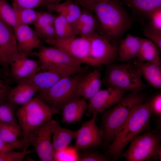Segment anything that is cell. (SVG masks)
<instances>
[{
    "instance_id": "obj_33",
    "label": "cell",
    "mask_w": 161,
    "mask_h": 161,
    "mask_svg": "<svg viewBox=\"0 0 161 161\" xmlns=\"http://www.w3.org/2000/svg\"><path fill=\"white\" fill-rule=\"evenodd\" d=\"M18 106L7 101L0 105V123H9L17 120L15 112Z\"/></svg>"
},
{
    "instance_id": "obj_45",
    "label": "cell",
    "mask_w": 161,
    "mask_h": 161,
    "mask_svg": "<svg viewBox=\"0 0 161 161\" xmlns=\"http://www.w3.org/2000/svg\"><path fill=\"white\" fill-rule=\"evenodd\" d=\"M4 84L1 81L0 79V88L3 87Z\"/></svg>"
},
{
    "instance_id": "obj_8",
    "label": "cell",
    "mask_w": 161,
    "mask_h": 161,
    "mask_svg": "<svg viewBox=\"0 0 161 161\" xmlns=\"http://www.w3.org/2000/svg\"><path fill=\"white\" fill-rule=\"evenodd\" d=\"M161 135L160 132L147 131L139 135L130 143L122 157L127 161L156 160L161 158Z\"/></svg>"
},
{
    "instance_id": "obj_9",
    "label": "cell",
    "mask_w": 161,
    "mask_h": 161,
    "mask_svg": "<svg viewBox=\"0 0 161 161\" xmlns=\"http://www.w3.org/2000/svg\"><path fill=\"white\" fill-rule=\"evenodd\" d=\"M87 38L90 42L89 66L98 67L114 63L118 58L117 47L95 32Z\"/></svg>"
},
{
    "instance_id": "obj_23",
    "label": "cell",
    "mask_w": 161,
    "mask_h": 161,
    "mask_svg": "<svg viewBox=\"0 0 161 161\" xmlns=\"http://www.w3.org/2000/svg\"><path fill=\"white\" fill-rule=\"evenodd\" d=\"M77 132L78 130L62 127L55 120L53 126L52 141L54 154L67 148L73 139L76 138Z\"/></svg>"
},
{
    "instance_id": "obj_18",
    "label": "cell",
    "mask_w": 161,
    "mask_h": 161,
    "mask_svg": "<svg viewBox=\"0 0 161 161\" xmlns=\"http://www.w3.org/2000/svg\"><path fill=\"white\" fill-rule=\"evenodd\" d=\"M102 84L101 70L99 68L95 69L88 72L80 81L77 89V95L88 100L100 89Z\"/></svg>"
},
{
    "instance_id": "obj_22",
    "label": "cell",
    "mask_w": 161,
    "mask_h": 161,
    "mask_svg": "<svg viewBox=\"0 0 161 161\" xmlns=\"http://www.w3.org/2000/svg\"><path fill=\"white\" fill-rule=\"evenodd\" d=\"M91 11L85 9L72 25L76 35L86 37L96 32L98 21Z\"/></svg>"
},
{
    "instance_id": "obj_21",
    "label": "cell",
    "mask_w": 161,
    "mask_h": 161,
    "mask_svg": "<svg viewBox=\"0 0 161 161\" xmlns=\"http://www.w3.org/2000/svg\"><path fill=\"white\" fill-rule=\"evenodd\" d=\"M142 38L128 34L123 39L119 41L117 47L118 59L122 63H126L137 58L140 50Z\"/></svg>"
},
{
    "instance_id": "obj_36",
    "label": "cell",
    "mask_w": 161,
    "mask_h": 161,
    "mask_svg": "<svg viewBox=\"0 0 161 161\" xmlns=\"http://www.w3.org/2000/svg\"><path fill=\"white\" fill-rule=\"evenodd\" d=\"M86 150L82 155L78 156L77 161H107L110 160L107 156L95 150Z\"/></svg>"
},
{
    "instance_id": "obj_25",
    "label": "cell",
    "mask_w": 161,
    "mask_h": 161,
    "mask_svg": "<svg viewBox=\"0 0 161 161\" xmlns=\"http://www.w3.org/2000/svg\"><path fill=\"white\" fill-rule=\"evenodd\" d=\"M49 11L58 13L64 16L72 25L78 19L82 10L74 0H67L61 3L48 5Z\"/></svg>"
},
{
    "instance_id": "obj_1",
    "label": "cell",
    "mask_w": 161,
    "mask_h": 161,
    "mask_svg": "<svg viewBox=\"0 0 161 161\" xmlns=\"http://www.w3.org/2000/svg\"><path fill=\"white\" fill-rule=\"evenodd\" d=\"M120 0H95L85 9L94 13L105 36L117 46L132 21Z\"/></svg>"
},
{
    "instance_id": "obj_44",
    "label": "cell",
    "mask_w": 161,
    "mask_h": 161,
    "mask_svg": "<svg viewBox=\"0 0 161 161\" xmlns=\"http://www.w3.org/2000/svg\"><path fill=\"white\" fill-rule=\"evenodd\" d=\"M61 0H44L42 4L46 5L55 4L59 3Z\"/></svg>"
},
{
    "instance_id": "obj_15",
    "label": "cell",
    "mask_w": 161,
    "mask_h": 161,
    "mask_svg": "<svg viewBox=\"0 0 161 161\" xmlns=\"http://www.w3.org/2000/svg\"><path fill=\"white\" fill-rule=\"evenodd\" d=\"M19 53L28 57L32 51L41 45V40L35 30L28 25H17L13 28Z\"/></svg>"
},
{
    "instance_id": "obj_20",
    "label": "cell",
    "mask_w": 161,
    "mask_h": 161,
    "mask_svg": "<svg viewBox=\"0 0 161 161\" xmlns=\"http://www.w3.org/2000/svg\"><path fill=\"white\" fill-rule=\"evenodd\" d=\"M16 83V86L13 88L9 93L8 101L18 106L30 101L40 91L35 86L23 80H18Z\"/></svg>"
},
{
    "instance_id": "obj_39",
    "label": "cell",
    "mask_w": 161,
    "mask_h": 161,
    "mask_svg": "<svg viewBox=\"0 0 161 161\" xmlns=\"http://www.w3.org/2000/svg\"><path fill=\"white\" fill-rule=\"evenodd\" d=\"M149 24L154 29L161 31V7L150 13L148 15Z\"/></svg>"
},
{
    "instance_id": "obj_40",
    "label": "cell",
    "mask_w": 161,
    "mask_h": 161,
    "mask_svg": "<svg viewBox=\"0 0 161 161\" xmlns=\"http://www.w3.org/2000/svg\"><path fill=\"white\" fill-rule=\"evenodd\" d=\"M13 4L18 7L34 9L43 3L44 0H12Z\"/></svg>"
},
{
    "instance_id": "obj_42",
    "label": "cell",
    "mask_w": 161,
    "mask_h": 161,
    "mask_svg": "<svg viewBox=\"0 0 161 161\" xmlns=\"http://www.w3.org/2000/svg\"><path fill=\"white\" fill-rule=\"evenodd\" d=\"M16 149V147L5 142L0 138V154L7 151Z\"/></svg>"
},
{
    "instance_id": "obj_3",
    "label": "cell",
    "mask_w": 161,
    "mask_h": 161,
    "mask_svg": "<svg viewBox=\"0 0 161 161\" xmlns=\"http://www.w3.org/2000/svg\"><path fill=\"white\" fill-rule=\"evenodd\" d=\"M151 118L150 109L146 99L134 109L107 148V153L113 160H116L121 157L126 147L133 139L149 130Z\"/></svg>"
},
{
    "instance_id": "obj_7",
    "label": "cell",
    "mask_w": 161,
    "mask_h": 161,
    "mask_svg": "<svg viewBox=\"0 0 161 161\" xmlns=\"http://www.w3.org/2000/svg\"><path fill=\"white\" fill-rule=\"evenodd\" d=\"M35 54L41 71H47L62 77L74 75L82 69V63L55 47L41 45Z\"/></svg>"
},
{
    "instance_id": "obj_41",
    "label": "cell",
    "mask_w": 161,
    "mask_h": 161,
    "mask_svg": "<svg viewBox=\"0 0 161 161\" xmlns=\"http://www.w3.org/2000/svg\"><path fill=\"white\" fill-rule=\"evenodd\" d=\"M13 88L8 84H6L0 88V105L8 101V95Z\"/></svg>"
},
{
    "instance_id": "obj_43",
    "label": "cell",
    "mask_w": 161,
    "mask_h": 161,
    "mask_svg": "<svg viewBox=\"0 0 161 161\" xmlns=\"http://www.w3.org/2000/svg\"><path fill=\"white\" fill-rule=\"evenodd\" d=\"M95 0H75V1L79 5H81L85 8Z\"/></svg>"
},
{
    "instance_id": "obj_24",
    "label": "cell",
    "mask_w": 161,
    "mask_h": 161,
    "mask_svg": "<svg viewBox=\"0 0 161 161\" xmlns=\"http://www.w3.org/2000/svg\"><path fill=\"white\" fill-rule=\"evenodd\" d=\"M56 16L49 13L41 12L33 24L35 30L41 39L45 41L56 38L54 22Z\"/></svg>"
},
{
    "instance_id": "obj_4",
    "label": "cell",
    "mask_w": 161,
    "mask_h": 161,
    "mask_svg": "<svg viewBox=\"0 0 161 161\" xmlns=\"http://www.w3.org/2000/svg\"><path fill=\"white\" fill-rule=\"evenodd\" d=\"M15 116L22 131L23 150L29 146V135L34 130L52 119L55 114L51 108L43 101L35 97L30 101L18 107Z\"/></svg>"
},
{
    "instance_id": "obj_14",
    "label": "cell",
    "mask_w": 161,
    "mask_h": 161,
    "mask_svg": "<svg viewBox=\"0 0 161 161\" xmlns=\"http://www.w3.org/2000/svg\"><path fill=\"white\" fill-rule=\"evenodd\" d=\"M97 117L92 115L90 120L83 123L78 130L74 147L76 151L97 148L103 145L99 128L95 122Z\"/></svg>"
},
{
    "instance_id": "obj_38",
    "label": "cell",
    "mask_w": 161,
    "mask_h": 161,
    "mask_svg": "<svg viewBox=\"0 0 161 161\" xmlns=\"http://www.w3.org/2000/svg\"><path fill=\"white\" fill-rule=\"evenodd\" d=\"M65 149L54 154L53 161H77L78 156L74 148Z\"/></svg>"
},
{
    "instance_id": "obj_6",
    "label": "cell",
    "mask_w": 161,
    "mask_h": 161,
    "mask_svg": "<svg viewBox=\"0 0 161 161\" xmlns=\"http://www.w3.org/2000/svg\"><path fill=\"white\" fill-rule=\"evenodd\" d=\"M106 65L102 81L107 88L122 89L134 94L142 92L147 88L133 63H112Z\"/></svg>"
},
{
    "instance_id": "obj_29",
    "label": "cell",
    "mask_w": 161,
    "mask_h": 161,
    "mask_svg": "<svg viewBox=\"0 0 161 161\" xmlns=\"http://www.w3.org/2000/svg\"><path fill=\"white\" fill-rule=\"evenodd\" d=\"M160 52L159 48L151 40L142 38L137 59L142 62L151 61L159 56Z\"/></svg>"
},
{
    "instance_id": "obj_5",
    "label": "cell",
    "mask_w": 161,
    "mask_h": 161,
    "mask_svg": "<svg viewBox=\"0 0 161 161\" xmlns=\"http://www.w3.org/2000/svg\"><path fill=\"white\" fill-rule=\"evenodd\" d=\"M88 66L73 75L62 78L49 88L41 91L35 96L48 104L55 114H58L67 103L78 96L77 93L79 83L89 72Z\"/></svg>"
},
{
    "instance_id": "obj_2",
    "label": "cell",
    "mask_w": 161,
    "mask_h": 161,
    "mask_svg": "<svg viewBox=\"0 0 161 161\" xmlns=\"http://www.w3.org/2000/svg\"><path fill=\"white\" fill-rule=\"evenodd\" d=\"M147 98L146 94L142 92L126 93L117 103L100 113L99 131L103 148L109 146L134 109Z\"/></svg>"
},
{
    "instance_id": "obj_46",
    "label": "cell",
    "mask_w": 161,
    "mask_h": 161,
    "mask_svg": "<svg viewBox=\"0 0 161 161\" xmlns=\"http://www.w3.org/2000/svg\"><path fill=\"white\" fill-rule=\"evenodd\" d=\"M0 64L1 65V60L0 58Z\"/></svg>"
},
{
    "instance_id": "obj_27",
    "label": "cell",
    "mask_w": 161,
    "mask_h": 161,
    "mask_svg": "<svg viewBox=\"0 0 161 161\" xmlns=\"http://www.w3.org/2000/svg\"><path fill=\"white\" fill-rule=\"evenodd\" d=\"M62 77L55 73L44 71L39 72L29 77L20 80L32 84L41 91L49 88Z\"/></svg>"
},
{
    "instance_id": "obj_31",
    "label": "cell",
    "mask_w": 161,
    "mask_h": 161,
    "mask_svg": "<svg viewBox=\"0 0 161 161\" xmlns=\"http://www.w3.org/2000/svg\"><path fill=\"white\" fill-rule=\"evenodd\" d=\"M54 26L56 38H65L76 35L72 25L65 17L60 14L56 17Z\"/></svg>"
},
{
    "instance_id": "obj_37",
    "label": "cell",
    "mask_w": 161,
    "mask_h": 161,
    "mask_svg": "<svg viewBox=\"0 0 161 161\" xmlns=\"http://www.w3.org/2000/svg\"><path fill=\"white\" fill-rule=\"evenodd\" d=\"M144 35L152 41L161 51V31L152 27L149 24L143 30Z\"/></svg>"
},
{
    "instance_id": "obj_17",
    "label": "cell",
    "mask_w": 161,
    "mask_h": 161,
    "mask_svg": "<svg viewBox=\"0 0 161 161\" xmlns=\"http://www.w3.org/2000/svg\"><path fill=\"white\" fill-rule=\"evenodd\" d=\"M141 77L155 89L161 88V59L160 56L150 61L133 63Z\"/></svg>"
},
{
    "instance_id": "obj_35",
    "label": "cell",
    "mask_w": 161,
    "mask_h": 161,
    "mask_svg": "<svg viewBox=\"0 0 161 161\" xmlns=\"http://www.w3.org/2000/svg\"><path fill=\"white\" fill-rule=\"evenodd\" d=\"M14 150L4 151L0 154V161H21L27 154L33 152L31 150H24L17 152Z\"/></svg>"
},
{
    "instance_id": "obj_12",
    "label": "cell",
    "mask_w": 161,
    "mask_h": 161,
    "mask_svg": "<svg viewBox=\"0 0 161 161\" xmlns=\"http://www.w3.org/2000/svg\"><path fill=\"white\" fill-rule=\"evenodd\" d=\"M127 92L122 89L111 88L100 89L88 100L87 108L84 114L88 117L97 116L99 113L117 103Z\"/></svg>"
},
{
    "instance_id": "obj_13",
    "label": "cell",
    "mask_w": 161,
    "mask_h": 161,
    "mask_svg": "<svg viewBox=\"0 0 161 161\" xmlns=\"http://www.w3.org/2000/svg\"><path fill=\"white\" fill-rule=\"evenodd\" d=\"M45 41L62 50L82 64L89 65L90 42L87 38L75 36L65 38H55Z\"/></svg>"
},
{
    "instance_id": "obj_16",
    "label": "cell",
    "mask_w": 161,
    "mask_h": 161,
    "mask_svg": "<svg viewBox=\"0 0 161 161\" xmlns=\"http://www.w3.org/2000/svg\"><path fill=\"white\" fill-rule=\"evenodd\" d=\"M41 71L38 61L21 55L10 64L9 75L16 82Z\"/></svg>"
},
{
    "instance_id": "obj_30",
    "label": "cell",
    "mask_w": 161,
    "mask_h": 161,
    "mask_svg": "<svg viewBox=\"0 0 161 161\" xmlns=\"http://www.w3.org/2000/svg\"><path fill=\"white\" fill-rule=\"evenodd\" d=\"M12 7L15 14L16 25L33 24L41 12L35 11L33 9L20 7L13 4Z\"/></svg>"
},
{
    "instance_id": "obj_32",
    "label": "cell",
    "mask_w": 161,
    "mask_h": 161,
    "mask_svg": "<svg viewBox=\"0 0 161 161\" xmlns=\"http://www.w3.org/2000/svg\"><path fill=\"white\" fill-rule=\"evenodd\" d=\"M146 100L150 109L151 117L160 130L161 124V93H156L149 98H147Z\"/></svg>"
},
{
    "instance_id": "obj_26",
    "label": "cell",
    "mask_w": 161,
    "mask_h": 161,
    "mask_svg": "<svg viewBox=\"0 0 161 161\" xmlns=\"http://www.w3.org/2000/svg\"><path fill=\"white\" fill-rule=\"evenodd\" d=\"M21 135L22 130L17 120L9 123H0V138L18 149L23 150L22 140H19Z\"/></svg>"
},
{
    "instance_id": "obj_10",
    "label": "cell",
    "mask_w": 161,
    "mask_h": 161,
    "mask_svg": "<svg viewBox=\"0 0 161 161\" xmlns=\"http://www.w3.org/2000/svg\"><path fill=\"white\" fill-rule=\"evenodd\" d=\"M55 120L46 122L33 131L28 138V143L34 147L35 152L41 161H53L54 151L51 137L52 127Z\"/></svg>"
},
{
    "instance_id": "obj_28",
    "label": "cell",
    "mask_w": 161,
    "mask_h": 161,
    "mask_svg": "<svg viewBox=\"0 0 161 161\" xmlns=\"http://www.w3.org/2000/svg\"><path fill=\"white\" fill-rule=\"evenodd\" d=\"M133 11L147 15L151 12L161 7V0H120Z\"/></svg>"
},
{
    "instance_id": "obj_34",
    "label": "cell",
    "mask_w": 161,
    "mask_h": 161,
    "mask_svg": "<svg viewBox=\"0 0 161 161\" xmlns=\"http://www.w3.org/2000/svg\"><path fill=\"white\" fill-rule=\"evenodd\" d=\"M0 18L13 28L16 26L14 10L6 0H0Z\"/></svg>"
},
{
    "instance_id": "obj_19",
    "label": "cell",
    "mask_w": 161,
    "mask_h": 161,
    "mask_svg": "<svg viewBox=\"0 0 161 161\" xmlns=\"http://www.w3.org/2000/svg\"><path fill=\"white\" fill-rule=\"evenodd\" d=\"M85 99L78 96L66 103L61 111L62 121L66 124L80 122L86 111L88 103Z\"/></svg>"
},
{
    "instance_id": "obj_11",
    "label": "cell",
    "mask_w": 161,
    "mask_h": 161,
    "mask_svg": "<svg viewBox=\"0 0 161 161\" xmlns=\"http://www.w3.org/2000/svg\"><path fill=\"white\" fill-rule=\"evenodd\" d=\"M21 55L18 50L13 28L0 18V58L6 76H9L10 63Z\"/></svg>"
}]
</instances>
